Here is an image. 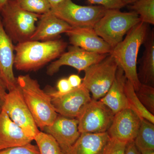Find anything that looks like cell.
<instances>
[{
    "label": "cell",
    "instance_id": "cell-6",
    "mask_svg": "<svg viewBox=\"0 0 154 154\" xmlns=\"http://www.w3.org/2000/svg\"><path fill=\"white\" fill-rule=\"evenodd\" d=\"M107 10L101 6L79 5L72 0H64L50 11L72 28H94Z\"/></svg>",
    "mask_w": 154,
    "mask_h": 154
},
{
    "label": "cell",
    "instance_id": "cell-24",
    "mask_svg": "<svg viewBox=\"0 0 154 154\" xmlns=\"http://www.w3.org/2000/svg\"><path fill=\"white\" fill-rule=\"evenodd\" d=\"M130 8L137 14L141 22L154 24V0H138L131 4Z\"/></svg>",
    "mask_w": 154,
    "mask_h": 154
},
{
    "label": "cell",
    "instance_id": "cell-27",
    "mask_svg": "<svg viewBox=\"0 0 154 154\" xmlns=\"http://www.w3.org/2000/svg\"><path fill=\"white\" fill-rule=\"evenodd\" d=\"M0 154H40L37 145L30 143L15 146L0 151Z\"/></svg>",
    "mask_w": 154,
    "mask_h": 154
},
{
    "label": "cell",
    "instance_id": "cell-7",
    "mask_svg": "<svg viewBox=\"0 0 154 154\" xmlns=\"http://www.w3.org/2000/svg\"><path fill=\"white\" fill-rule=\"evenodd\" d=\"M118 67L115 59L109 54L85 71L82 85L92 94L93 99L100 100L106 95L114 81Z\"/></svg>",
    "mask_w": 154,
    "mask_h": 154
},
{
    "label": "cell",
    "instance_id": "cell-9",
    "mask_svg": "<svg viewBox=\"0 0 154 154\" xmlns=\"http://www.w3.org/2000/svg\"><path fill=\"white\" fill-rule=\"evenodd\" d=\"M115 114L100 100L91 99L76 118L80 133L107 132Z\"/></svg>",
    "mask_w": 154,
    "mask_h": 154
},
{
    "label": "cell",
    "instance_id": "cell-22",
    "mask_svg": "<svg viewBox=\"0 0 154 154\" xmlns=\"http://www.w3.org/2000/svg\"><path fill=\"white\" fill-rule=\"evenodd\" d=\"M134 143L138 149L154 150V125L153 123L145 119L141 121L139 129Z\"/></svg>",
    "mask_w": 154,
    "mask_h": 154
},
{
    "label": "cell",
    "instance_id": "cell-31",
    "mask_svg": "<svg viewBox=\"0 0 154 154\" xmlns=\"http://www.w3.org/2000/svg\"><path fill=\"white\" fill-rule=\"evenodd\" d=\"M7 91V89L5 85L0 79V113L3 110L6 96L8 93Z\"/></svg>",
    "mask_w": 154,
    "mask_h": 154
},
{
    "label": "cell",
    "instance_id": "cell-18",
    "mask_svg": "<svg viewBox=\"0 0 154 154\" xmlns=\"http://www.w3.org/2000/svg\"><path fill=\"white\" fill-rule=\"evenodd\" d=\"M32 141L3 110L0 113V151L30 143Z\"/></svg>",
    "mask_w": 154,
    "mask_h": 154
},
{
    "label": "cell",
    "instance_id": "cell-8",
    "mask_svg": "<svg viewBox=\"0 0 154 154\" xmlns=\"http://www.w3.org/2000/svg\"><path fill=\"white\" fill-rule=\"evenodd\" d=\"M3 110L27 136L34 140L35 136L40 130L25 103L18 85L7 93Z\"/></svg>",
    "mask_w": 154,
    "mask_h": 154
},
{
    "label": "cell",
    "instance_id": "cell-33",
    "mask_svg": "<svg viewBox=\"0 0 154 154\" xmlns=\"http://www.w3.org/2000/svg\"><path fill=\"white\" fill-rule=\"evenodd\" d=\"M67 79L72 88H77L80 87L82 82V79L77 75H71Z\"/></svg>",
    "mask_w": 154,
    "mask_h": 154
},
{
    "label": "cell",
    "instance_id": "cell-26",
    "mask_svg": "<svg viewBox=\"0 0 154 154\" xmlns=\"http://www.w3.org/2000/svg\"><path fill=\"white\" fill-rule=\"evenodd\" d=\"M136 94L142 104L149 112L154 114V88L152 86L141 84Z\"/></svg>",
    "mask_w": 154,
    "mask_h": 154
},
{
    "label": "cell",
    "instance_id": "cell-19",
    "mask_svg": "<svg viewBox=\"0 0 154 154\" xmlns=\"http://www.w3.org/2000/svg\"><path fill=\"white\" fill-rule=\"evenodd\" d=\"M126 80L123 71L118 66L112 85L106 95L99 100L114 114L128 107L125 90Z\"/></svg>",
    "mask_w": 154,
    "mask_h": 154
},
{
    "label": "cell",
    "instance_id": "cell-17",
    "mask_svg": "<svg viewBox=\"0 0 154 154\" xmlns=\"http://www.w3.org/2000/svg\"><path fill=\"white\" fill-rule=\"evenodd\" d=\"M36 30L30 40L47 41L56 39L60 34L66 33L72 28L68 24L56 17L50 11L42 15Z\"/></svg>",
    "mask_w": 154,
    "mask_h": 154
},
{
    "label": "cell",
    "instance_id": "cell-30",
    "mask_svg": "<svg viewBox=\"0 0 154 154\" xmlns=\"http://www.w3.org/2000/svg\"><path fill=\"white\" fill-rule=\"evenodd\" d=\"M58 93L61 94H66L71 91L73 89L67 79H62L60 80L57 83Z\"/></svg>",
    "mask_w": 154,
    "mask_h": 154
},
{
    "label": "cell",
    "instance_id": "cell-35",
    "mask_svg": "<svg viewBox=\"0 0 154 154\" xmlns=\"http://www.w3.org/2000/svg\"><path fill=\"white\" fill-rule=\"evenodd\" d=\"M140 151L141 154H154V150L143 149Z\"/></svg>",
    "mask_w": 154,
    "mask_h": 154
},
{
    "label": "cell",
    "instance_id": "cell-3",
    "mask_svg": "<svg viewBox=\"0 0 154 154\" xmlns=\"http://www.w3.org/2000/svg\"><path fill=\"white\" fill-rule=\"evenodd\" d=\"M17 79L26 105L41 131L51 125L58 115L51 102V97L40 88L36 80L29 75H21Z\"/></svg>",
    "mask_w": 154,
    "mask_h": 154
},
{
    "label": "cell",
    "instance_id": "cell-23",
    "mask_svg": "<svg viewBox=\"0 0 154 154\" xmlns=\"http://www.w3.org/2000/svg\"><path fill=\"white\" fill-rule=\"evenodd\" d=\"M33 140L36 142L40 154H62L61 149L55 140L44 131H40Z\"/></svg>",
    "mask_w": 154,
    "mask_h": 154
},
{
    "label": "cell",
    "instance_id": "cell-5",
    "mask_svg": "<svg viewBox=\"0 0 154 154\" xmlns=\"http://www.w3.org/2000/svg\"><path fill=\"white\" fill-rule=\"evenodd\" d=\"M141 22L134 11L122 12L118 9H108L96 23L94 30L113 48L134 26Z\"/></svg>",
    "mask_w": 154,
    "mask_h": 154
},
{
    "label": "cell",
    "instance_id": "cell-10",
    "mask_svg": "<svg viewBox=\"0 0 154 154\" xmlns=\"http://www.w3.org/2000/svg\"><path fill=\"white\" fill-rule=\"evenodd\" d=\"M48 93L51 96V102L57 113L72 118H77L92 99L90 92L82 85L66 94L52 91Z\"/></svg>",
    "mask_w": 154,
    "mask_h": 154
},
{
    "label": "cell",
    "instance_id": "cell-28",
    "mask_svg": "<svg viewBox=\"0 0 154 154\" xmlns=\"http://www.w3.org/2000/svg\"><path fill=\"white\" fill-rule=\"evenodd\" d=\"M127 143L111 138L105 154H125Z\"/></svg>",
    "mask_w": 154,
    "mask_h": 154
},
{
    "label": "cell",
    "instance_id": "cell-13",
    "mask_svg": "<svg viewBox=\"0 0 154 154\" xmlns=\"http://www.w3.org/2000/svg\"><path fill=\"white\" fill-rule=\"evenodd\" d=\"M42 131L50 135L55 140L61 152L71 146L81 134L76 118L60 115H58L52 124L45 127Z\"/></svg>",
    "mask_w": 154,
    "mask_h": 154
},
{
    "label": "cell",
    "instance_id": "cell-16",
    "mask_svg": "<svg viewBox=\"0 0 154 154\" xmlns=\"http://www.w3.org/2000/svg\"><path fill=\"white\" fill-rule=\"evenodd\" d=\"M110 139L107 132L82 133L75 142L62 154H105Z\"/></svg>",
    "mask_w": 154,
    "mask_h": 154
},
{
    "label": "cell",
    "instance_id": "cell-4",
    "mask_svg": "<svg viewBox=\"0 0 154 154\" xmlns=\"http://www.w3.org/2000/svg\"><path fill=\"white\" fill-rule=\"evenodd\" d=\"M41 16L25 11L16 0H8L0 13L5 30L13 42L17 43L30 40Z\"/></svg>",
    "mask_w": 154,
    "mask_h": 154
},
{
    "label": "cell",
    "instance_id": "cell-14",
    "mask_svg": "<svg viewBox=\"0 0 154 154\" xmlns=\"http://www.w3.org/2000/svg\"><path fill=\"white\" fill-rule=\"evenodd\" d=\"M3 27L0 16V79L10 91L17 86L14 72V45Z\"/></svg>",
    "mask_w": 154,
    "mask_h": 154
},
{
    "label": "cell",
    "instance_id": "cell-21",
    "mask_svg": "<svg viewBox=\"0 0 154 154\" xmlns=\"http://www.w3.org/2000/svg\"><path fill=\"white\" fill-rule=\"evenodd\" d=\"M128 107L135 112L142 119H145L154 123V116L146 109L136 94L132 84L126 80L125 87Z\"/></svg>",
    "mask_w": 154,
    "mask_h": 154
},
{
    "label": "cell",
    "instance_id": "cell-2",
    "mask_svg": "<svg viewBox=\"0 0 154 154\" xmlns=\"http://www.w3.org/2000/svg\"><path fill=\"white\" fill-rule=\"evenodd\" d=\"M148 33V24L142 22L138 23L128 32L125 38L113 48L110 54L135 91L141 84L138 78V54Z\"/></svg>",
    "mask_w": 154,
    "mask_h": 154
},
{
    "label": "cell",
    "instance_id": "cell-12",
    "mask_svg": "<svg viewBox=\"0 0 154 154\" xmlns=\"http://www.w3.org/2000/svg\"><path fill=\"white\" fill-rule=\"evenodd\" d=\"M142 119L128 107L115 114L107 133L111 138L127 143L134 141Z\"/></svg>",
    "mask_w": 154,
    "mask_h": 154
},
{
    "label": "cell",
    "instance_id": "cell-37",
    "mask_svg": "<svg viewBox=\"0 0 154 154\" xmlns=\"http://www.w3.org/2000/svg\"><path fill=\"white\" fill-rule=\"evenodd\" d=\"M8 0H0V13Z\"/></svg>",
    "mask_w": 154,
    "mask_h": 154
},
{
    "label": "cell",
    "instance_id": "cell-36",
    "mask_svg": "<svg viewBox=\"0 0 154 154\" xmlns=\"http://www.w3.org/2000/svg\"><path fill=\"white\" fill-rule=\"evenodd\" d=\"M138 0H122V2L125 5H131L133 3L135 2Z\"/></svg>",
    "mask_w": 154,
    "mask_h": 154
},
{
    "label": "cell",
    "instance_id": "cell-1",
    "mask_svg": "<svg viewBox=\"0 0 154 154\" xmlns=\"http://www.w3.org/2000/svg\"><path fill=\"white\" fill-rule=\"evenodd\" d=\"M66 42L59 38L47 41L29 40L17 43L14 66L22 71H35L57 58L65 51Z\"/></svg>",
    "mask_w": 154,
    "mask_h": 154
},
{
    "label": "cell",
    "instance_id": "cell-20",
    "mask_svg": "<svg viewBox=\"0 0 154 154\" xmlns=\"http://www.w3.org/2000/svg\"><path fill=\"white\" fill-rule=\"evenodd\" d=\"M143 44L145 49L140 60L138 78L141 84L154 86V32L148 33Z\"/></svg>",
    "mask_w": 154,
    "mask_h": 154
},
{
    "label": "cell",
    "instance_id": "cell-32",
    "mask_svg": "<svg viewBox=\"0 0 154 154\" xmlns=\"http://www.w3.org/2000/svg\"><path fill=\"white\" fill-rule=\"evenodd\" d=\"M125 154H141V153L136 146L134 141H132L127 143Z\"/></svg>",
    "mask_w": 154,
    "mask_h": 154
},
{
    "label": "cell",
    "instance_id": "cell-15",
    "mask_svg": "<svg viewBox=\"0 0 154 154\" xmlns=\"http://www.w3.org/2000/svg\"><path fill=\"white\" fill-rule=\"evenodd\" d=\"M66 34L72 45L89 52L108 54L113 50V48L100 37L93 28H72Z\"/></svg>",
    "mask_w": 154,
    "mask_h": 154
},
{
    "label": "cell",
    "instance_id": "cell-29",
    "mask_svg": "<svg viewBox=\"0 0 154 154\" xmlns=\"http://www.w3.org/2000/svg\"><path fill=\"white\" fill-rule=\"evenodd\" d=\"M94 5L102 6L107 9H120L125 6L122 0H88Z\"/></svg>",
    "mask_w": 154,
    "mask_h": 154
},
{
    "label": "cell",
    "instance_id": "cell-34",
    "mask_svg": "<svg viewBox=\"0 0 154 154\" xmlns=\"http://www.w3.org/2000/svg\"><path fill=\"white\" fill-rule=\"evenodd\" d=\"M47 1L50 5L51 9H52L59 5L62 2H63L64 0H47Z\"/></svg>",
    "mask_w": 154,
    "mask_h": 154
},
{
    "label": "cell",
    "instance_id": "cell-25",
    "mask_svg": "<svg viewBox=\"0 0 154 154\" xmlns=\"http://www.w3.org/2000/svg\"><path fill=\"white\" fill-rule=\"evenodd\" d=\"M19 6L25 11L39 15L46 14L51 7L47 0H16Z\"/></svg>",
    "mask_w": 154,
    "mask_h": 154
},
{
    "label": "cell",
    "instance_id": "cell-11",
    "mask_svg": "<svg viewBox=\"0 0 154 154\" xmlns=\"http://www.w3.org/2000/svg\"><path fill=\"white\" fill-rule=\"evenodd\" d=\"M108 54L89 52L77 46H69L58 59L52 62L47 67L48 75H53L61 67L67 66L75 69L79 72L85 70L89 67L103 60Z\"/></svg>",
    "mask_w": 154,
    "mask_h": 154
}]
</instances>
